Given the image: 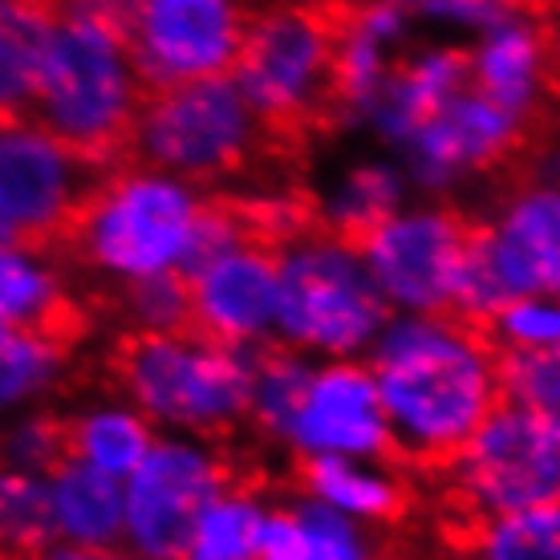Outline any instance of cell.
I'll list each match as a JSON object with an SVG mask.
<instances>
[{
  "instance_id": "f546056e",
  "label": "cell",
  "mask_w": 560,
  "mask_h": 560,
  "mask_svg": "<svg viewBox=\"0 0 560 560\" xmlns=\"http://www.w3.org/2000/svg\"><path fill=\"white\" fill-rule=\"evenodd\" d=\"M471 560H560V508H528L479 520Z\"/></svg>"
},
{
  "instance_id": "7402d4cb",
  "label": "cell",
  "mask_w": 560,
  "mask_h": 560,
  "mask_svg": "<svg viewBox=\"0 0 560 560\" xmlns=\"http://www.w3.org/2000/svg\"><path fill=\"white\" fill-rule=\"evenodd\" d=\"M305 495L362 528H378L407 508V479L390 459H322L305 463Z\"/></svg>"
},
{
  "instance_id": "ac0fdd59",
  "label": "cell",
  "mask_w": 560,
  "mask_h": 560,
  "mask_svg": "<svg viewBox=\"0 0 560 560\" xmlns=\"http://www.w3.org/2000/svg\"><path fill=\"white\" fill-rule=\"evenodd\" d=\"M463 85H467V61H463L459 45H410L407 54L398 57V66L386 73V82L374 90V98L350 114V122L365 135H374L394 154L410 130L431 110H439L451 94H459Z\"/></svg>"
},
{
  "instance_id": "d590c367",
  "label": "cell",
  "mask_w": 560,
  "mask_h": 560,
  "mask_svg": "<svg viewBox=\"0 0 560 560\" xmlns=\"http://www.w3.org/2000/svg\"><path fill=\"white\" fill-rule=\"evenodd\" d=\"M419 33H434L439 42H476L483 28L516 9V0H407Z\"/></svg>"
},
{
  "instance_id": "e0dca14e",
  "label": "cell",
  "mask_w": 560,
  "mask_h": 560,
  "mask_svg": "<svg viewBox=\"0 0 560 560\" xmlns=\"http://www.w3.org/2000/svg\"><path fill=\"white\" fill-rule=\"evenodd\" d=\"M463 61L467 85L524 127L545 110L552 90V33L524 0H516V9L483 28L476 42H467Z\"/></svg>"
},
{
  "instance_id": "44dd1931",
  "label": "cell",
  "mask_w": 560,
  "mask_h": 560,
  "mask_svg": "<svg viewBox=\"0 0 560 560\" xmlns=\"http://www.w3.org/2000/svg\"><path fill=\"white\" fill-rule=\"evenodd\" d=\"M61 431L70 459L110 479H127L159 434L122 394H94L78 402L70 419L61 422Z\"/></svg>"
},
{
  "instance_id": "603a6c76",
  "label": "cell",
  "mask_w": 560,
  "mask_h": 560,
  "mask_svg": "<svg viewBox=\"0 0 560 560\" xmlns=\"http://www.w3.org/2000/svg\"><path fill=\"white\" fill-rule=\"evenodd\" d=\"M410 199V183L394 159L362 154L350 159L322 183L317 191V220L325 232L337 236H362L374 224H382L390 211H398Z\"/></svg>"
},
{
  "instance_id": "d6a6232c",
  "label": "cell",
  "mask_w": 560,
  "mask_h": 560,
  "mask_svg": "<svg viewBox=\"0 0 560 560\" xmlns=\"http://www.w3.org/2000/svg\"><path fill=\"white\" fill-rule=\"evenodd\" d=\"M66 459V431L61 419L37 410H21L13 419L0 422V463L28 471V476H49L57 463Z\"/></svg>"
},
{
  "instance_id": "e575fe53",
  "label": "cell",
  "mask_w": 560,
  "mask_h": 560,
  "mask_svg": "<svg viewBox=\"0 0 560 560\" xmlns=\"http://www.w3.org/2000/svg\"><path fill=\"white\" fill-rule=\"evenodd\" d=\"M118 301H122V317H127V325L135 329V337L191 329L183 277L139 280V284H130V289H118Z\"/></svg>"
},
{
  "instance_id": "30bf717a",
  "label": "cell",
  "mask_w": 560,
  "mask_h": 560,
  "mask_svg": "<svg viewBox=\"0 0 560 560\" xmlns=\"http://www.w3.org/2000/svg\"><path fill=\"white\" fill-rule=\"evenodd\" d=\"M447 463L455 500L479 520L557 504L560 419L500 402Z\"/></svg>"
},
{
  "instance_id": "d6986e66",
  "label": "cell",
  "mask_w": 560,
  "mask_h": 560,
  "mask_svg": "<svg viewBox=\"0 0 560 560\" xmlns=\"http://www.w3.org/2000/svg\"><path fill=\"white\" fill-rule=\"evenodd\" d=\"M415 33L419 25L407 0H358L346 13L334 49V102L346 110V118L374 98L398 57L410 49Z\"/></svg>"
},
{
  "instance_id": "f1b7e54d",
  "label": "cell",
  "mask_w": 560,
  "mask_h": 560,
  "mask_svg": "<svg viewBox=\"0 0 560 560\" xmlns=\"http://www.w3.org/2000/svg\"><path fill=\"white\" fill-rule=\"evenodd\" d=\"M308 358L293 350H260L253 353V374H248V422L256 431L277 443L284 422L293 415L301 386L308 378Z\"/></svg>"
},
{
  "instance_id": "4fadbf2b",
  "label": "cell",
  "mask_w": 560,
  "mask_h": 560,
  "mask_svg": "<svg viewBox=\"0 0 560 560\" xmlns=\"http://www.w3.org/2000/svg\"><path fill=\"white\" fill-rule=\"evenodd\" d=\"M248 25L244 0H130L127 49L147 90L228 78Z\"/></svg>"
},
{
  "instance_id": "8d00e7d4",
  "label": "cell",
  "mask_w": 560,
  "mask_h": 560,
  "mask_svg": "<svg viewBox=\"0 0 560 560\" xmlns=\"http://www.w3.org/2000/svg\"><path fill=\"white\" fill-rule=\"evenodd\" d=\"M54 560H139V557L122 545H110V548H57Z\"/></svg>"
},
{
  "instance_id": "8fae6325",
  "label": "cell",
  "mask_w": 560,
  "mask_h": 560,
  "mask_svg": "<svg viewBox=\"0 0 560 560\" xmlns=\"http://www.w3.org/2000/svg\"><path fill=\"white\" fill-rule=\"evenodd\" d=\"M191 329L228 350L260 353L277 341V248L232 215L183 272Z\"/></svg>"
},
{
  "instance_id": "9c48e42d",
  "label": "cell",
  "mask_w": 560,
  "mask_h": 560,
  "mask_svg": "<svg viewBox=\"0 0 560 560\" xmlns=\"http://www.w3.org/2000/svg\"><path fill=\"white\" fill-rule=\"evenodd\" d=\"M471 224L439 199H407L358 236V253L386 308L407 317L455 313Z\"/></svg>"
},
{
  "instance_id": "1f68e13d",
  "label": "cell",
  "mask_w": 560,
  "mask_h": 560,
  "mask_svg": "<svg viewBox=\"0 0 560 560\" xmlns=\"http://www.w3.org/2000/svg\"><path fill=\"white\" fill-rule=\"evenodd\" d=\"M495 353H557L560 305L557 296H512L488 317Z\"/></svg>"
},
{
  "instance_id": "836d02e7",
  "label": "cell",
  "mask_w": 560,
  "mask_h": 560,
  "mask_svg": "<svg viewBox=\"0 0 560 560\" xmlns=\"http://www.w3.org/2000/svg\"><path fill=\"white\" fill-rule=\"evenodd\" d=\"M500 402L560 419L557 353H500Z\"/></svg>"
},
{
  "instance_id": "7c38bea8",
  "label": "cell",
  "mask_w": 560,
  "mask_h": 560,
  "mask_svg": "<svg viewBox=\"0 0 560 560\" xmlns=\"http://www.w3.org/2000/svg\"><path fill=\"white\" fill-rule=\"evenodd\" d=\"M224 483L228 463L211 439L154 434L122 479V548L139 560H183L191 524Z\"/></svg>"
},
{
  "instance_id": "4316f807",
  "label": "cell",
  "mask_w": 560,
  "mask_h": 560,
  "mask_svg": "<svg viewBox=\"0 0 560 560\" xmlns=\"http://www.w3.org/2000/svg\"><path fill=\"white\" fill-rule=\"evenodd\" d=\"M70 378V346L54 329H0V422L37 410Z\"/></svg>"
},
{
  "instance_id": "52a82bcc",
  "label": "cell",
  "mask_w": 560,
  "mask_h": 560,
  "mask_svg": "<svg viewBox=\"0 0 560 560\" xmlns=\"http://www.w3.org/2000/svg\"><path fill=\"white\" fill-rule=\"evenodd\" d=\"M130 142L139 163L203 187L232 179L253 163L265 142V122L232 78H208L151 90L142 98Z\"/></svg>"
},
{
  "instance_id": "83f0119b",
  "label": "cell",
  "mask_w": 560,
  "mask_h": 560,
  "mask_svg": "<svg viewBox=\"0 0 560 560\" xmlns=\"http://www.w3.org/2000/svg\"><path fill=\"white\" fill-rule=\"evenodd\" d=\"M49 25L54 13L42 0H0V122L33 110Z\"/></svg>"
},
{
  "instance_id": "d4e9b609",
  "label": "cell",
  "mask_w": 560,
  "mask_h": 560,
  "mask_svg": "<svg viewBox=\"0 0 560 560\" xmlns=\"http://www.w3.org/2000/svg\"><path fill=\"white\" fill-rule=\"evenodd\" d=\"M70 305L66 272L42 244L0 240V329H54Z\"/></svg>"
},
{
  "instance_id": "2e32d148",
  "label": "cell",
  "mask_w": 560,
  "mask_h": 560,
  "mask_svg": "<svg viewBox=\"0 0 560 560\" xmlns=\"http://www.w3.org/2000/svg\"><path fill=\"white\" fill-rule=\"evenodd\" d=\"M277 447L293 451L301 463L390 455V427L365 358L308 365V378Z\"/></svg>"
},
{
  "instance_id": "277c9868",
  "label": "cell",
  "mask_w": 560,
  "mask_h": 560,
  "mask_svg": "<svg viewBox=\"0 0 560 560\" xmlns=\"http://www.w3.org/2000/svg\"><path fill=\"white\" fill-rule=\"evenodd\" d=\"M390 308L365 272L358 240L305 228L277 244V341L308 362L365 358Z\"/></svg>"
},
{
  "instance_id": "484cf974",
  "label": "cell",
  "mask_w": 560,
  "mask_h": 560,
  "mask_svg": "<svg viewBox=\"0 0 560 560\" xmlns=\"http://www.w3.org/2000/svg\"><path fill=\"white\" fill-rule=\"evenodd\" d=\"M272 504L248 483H232L211 495L196 516L183 560H260Z\"/></svg>"
},
{
  "instance_id": "ffe728a7",
  "label": "cell",
  "mask_w": 560,
  "mask_h": 560,
  "mask_svg": "<svg viewBox=\"0 0 560 560\" xmlns=\"http://www.w3.org/2000/svg\"><path fill=\"white\" fill-rule=\"evenodd\" d=\"M45 516L49 540L61 548L122 545V479L66 455L45 476Z\"/></svg>"
},
{
  "instance_id": "3957f363",
  "label": "cell",
  "mask_w": 560,
  "mask_h": 560,
  "mask_svg": "<svg viewBox=\"0 0 560 560\" xmlns=\"http://www.w3.org/2000/svg\"><path fill=\"white\" fill-rule=\"evenodd\" d=\"M142 98L147 85L135 70L122 28L61 4L49 25L28 118H37L85 159H102L130 142Z\"/></svg>"
},
{
  "instance_id": "4dcf8cb0",
  "label": "cell",
  "mask_w": 560,
  "mask_h": 560,
  "mask_svg": "<svg viewBox=\"0 0 560 560\" xmlns=\"http://www.w3.org/2000/svg\"><path fill=\"white\" fill-rule=\"evenodd\" d=\"M49 545L45 476H28L0 463V552L21 557Z\"/></svg>"
},
{
  "instance_id": "6da1fadb",
  "label": "cell",
  "mask_w": 560,
  "mask_h": 560,
  "mask_svg": "<svg viewBox=\"0 0 560 560\" xmlns=\"http://www.w3.org/2000/svg\"><path fill=\"white\" fill-rule=\"evenodd\" d=\"M390 427V451L447 463L500 407V353L459 313H394L365 353Z\"/></svg>"
},
{
  "instance_id": "cb8c5ba5",
  "label": "cell",
  "mask_w": 560,
  "mask_h": 560,
  "mask_svg": "<svg viewBox=\"0 0 560 560\" xmlns=\"http://www.w3.org/2000/svg\"><path fill=\"white\" fill-rule=\"evenodd\" d=\"M260 560H378V540L370 528L301 495L272 508Z\"/></svg>"
},
{
  "instance_id": "5b68a950",
  "label": "cell",
  "mask_w": 560,
  "mask_h": 560,
  "mask_svg": "<svg viewBox=\"0 0 560 560\" xmlns=\"http://www.w3.org/2000/svg\"><path fill=\"white\" fill-rule=\"evenodd\" d=\"M253 353L175 329L130 337L118 353V394L159 434L215 439L248 419Z\"/></svg>"
},
{
  "instance_id": "8992f818",
  "label": "cell",
  "mask_w": 560,
  "mask_h": 560,
  "mask_svg": "<svg viewBox=\"0 0 560 560\" xmlns=\"http://www.w3.org/2000/svg\"><path fill=\"white\" fill-rule=\"evenodd\" d=\"M337 21L313 0H265L248 13L232 82L265 127H301L334 102Z\"/></svg>"
},
{
  "instance_id": "7a4b0ae2",
  "label": "cell",
  "mask_w": 560,
  "mask_h": 560,
  "mask_svg": "<svg viewBox=\"0 0 560 560\" xmlns=\"http://www.w3.org/2000/svg\"><path fill=\"white\" fill-rule=\"evenodd\" d=\"M232 220L203 187L147 163L110 171L85 191L73 215V253L102 284L130 289L139 280L183 277L211 236Z\"/></svg>"
},
{
  "instance_id": "9a60e30c",
  "label": "cell",
  "mask_w": 560,
  "mask_h": 560,
  "mask_svg": "<svg viewBox=\"0 0 560 560\" xmlns=\"http://www.w3.org/2000/svg\"><path fill=\"white\" fill-rule=\"evenodd\" d=\"M524 139V122L500 110L495 102L463 85L439 110H431L410 130L394 163L402 167L407 183L427 199L459 191L463 183L500 167Z\"/></svg>"
},
{
  "instance_id": "5bb4252c",
  "label": "cell",
  "mask_w": 560,
  "mask_h": 560,
  "mask_svg": "<svg viewBox=\"0 0 560 560\" xmlns=\"http://www.w3.org/2000/svg\"><path fill=\"white\" fill-rule=\"evenodd\" d=\"M94 187L90 159L49 135L37 118L0 122V240L42 244L73 224Z\"/></svg>"
},
{
  "instance_id": "ba28073f",
  "label": "cell",
  "mask_w": 560,
  "mask_h": 560,
  "mask_svg": "<svg viewBox=\"0 0 560 560\" xmlns=\"http://www.w3.org/2000/svg\"><path fill=\"white\" fill-rule=\"evenodd\" d=\"M560 289V191L536 179L500 199L479 228H471L455 313L488 322L512 296H557Z\"/></svg>"
}]
</instances>
